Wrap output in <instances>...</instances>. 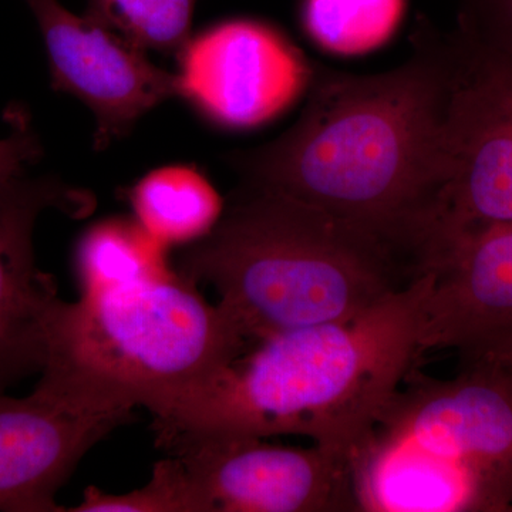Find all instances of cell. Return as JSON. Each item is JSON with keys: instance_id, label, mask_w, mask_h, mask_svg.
Wrapping results in <instances>:
<instances>
[{"instance_id": "cell-1", "label": "cell", "mask_w": 512, "mask_h": 512, "mask_svg": "<svg viewBox=\"0 0 512 512\" xmlns=\"http://www.w3.org/2000/svg\"><path fill=\"white\" fill-rule=\"evenodd\" d=\"M456 70L453 33L420 19L402 66L370 76L313 67L295 126L227 160L244 185L365 229L423 271L450 174Z\"/></svg>"}, {"instance_id": "cell-2", "label": "cell", "mask_w": 512, "mask_h": 512, "mask_svg": "<svg viewBox=\"0 0 512 512\" xmlns=\"http://www.w3.org/2000/svg\"><path fill=\"white\" fill-rule=\"evenodd\" d=\"M434 272L353 318L281 333L154 420L161 447L188 437L302 436L350 457L417 360Z\"/></svg>"}, {"instance_id": "cell-3", "label": "cell", "mask_w": 512, "mask_h": 512, "mask_svg": "<svg viewBox=\"0 0 512 512\" xmlns=\"http://www.w3.org/2000/svg\"><path fill=\"white\" fill-rule=\"evenodd\" d=\"M177 274L210 285L247 340L353 318L421 275L387 242L305 202L244 185Z\"/></svg>"}, {"instance_id": "cell-4", "label": "cell", "mask_w": 512, "mask_h": 512, "mask_svg": "<svg viewBox=\"0 0 512 512\" xmlns=\"http://www.w3.org/2000/svg\"><path fill=\"white\" fill-rule=\"evenodd\" d=\"M357 511H512V377L466 360L399 389L349 457Z\"/></svg>"}, {"instance_id": "cell-5", "label": "cell", "mask_w": 512, "mask_h": 512, "mask_svg": "<svg viewBox=\"0 0 512 512\" xmlns=\"http://www.w3.org/2000/svg\"><path fill=\"white\" fill-rule=\"evenodd\" d=\"M247 342L220 303L177 274L67 303L40 375L160 420L214 382Z\"/></svg>"}, {"instance_id": "cell-6", "label": "cell", "mask_w": 512, "mask_h": 512, "mask_svg": "<svg viewBox=\"0 0 512 512\" xmlns=\"http://www.w3.org/2000/svg\"><path fill=\"white\" fill-rule=\"evenodd\" d=\"M448 124L450 174L441 195L433 254L473 232L512 225V64L485 55L457 32Z\"/></svg>"}, {"instance_id": "cell-7", "label": "cell", "mask_w": 512, "mask_h": 512, "mask_svg": "<svg viewBox=\"0 0 512 512\" xmlns=\"http://www.w3.org/2000/svg\"><path fill=\"white\" fill-rule=\"evenodd\" d=\"M183 461L201 512L357 511L349 458L258 437H188L163 446Z\"/></svg>"}, {"instance_id": "cell-8", "label": "cell", "mask_w": 512, "mask_h": 512, "mask_svg": "<svg viewBox=\"0 0 512 512\" xmlns=\"http://www.w3.org/2000/svg\"><path fill=\"white\" fill-rule=\"evenodd\" d=\"M178 57L181 99L215 126L244 130L284 113L313 67L274 26L228 20L190 37Z\"/></svg>"}, {"instance_id": "cell-9", "label": "cell", "mask_w": 512, "mask_h": 512, "mask_svg": "<svg viewBox=\"0 0 512 512\" xmlns=\"http://www.w3.org/2000/svg\"><path fill=\"white\" fill-rule=\"evenodd\" d=\"M133 410L46 377L23 399L0 392V511H67L56 494Z\"/></svg>"}, {"instance_id": "cell-10", "label": "cell", "mask_w": 512, "mask_h": 512, "mask_svg": "<svg viewBox=\"0 0 512 512\" xmlns=\"http://www.w3.org/2000/svg\"><path fill=\"white\" fill-rule=\"evenodd\" d=\"M47 208L80 218L92 212L93 197L53 177L0 185V392L43 372L69 303L36 264L33 232Z\"/></svg>"}, {"instance_id": "cell-11", "label": "cell", "mask_w": 512, "mask_h": 512, "mask_svg": "<svg viewBox=\"0 0 512 512\" xmlns=\"http://www.w3.org/2000/svg\"><path fill=\"white\" fill-rule=\"evenodd\" d=\"M49 56L52 87L83 101L96 117L94 147L103 150L138 120L180 96L177 74L150 62L146 50L59 0H26Z\"/></svg>"}, {"instance_id": "cell-12", "label": "cell", "mask_w": 512, "mask_h": 512, "mask_svg": "<svg viewBox=\"0 0 512 512\" xmlns=\"http://www.w3.org/2000/svg\"><path fill=\"white\" fill-rule=\"evenodd\" d=\"M433 272L417 359L439 349L467 356L512 339V225L473 232Z\"/></svg>"}, {"instance_id": "cell-13", "label": "cell", "mask_w": 512, "mask_h": 512, "mask_svg": "<svg viewBox=\"0 0 512 512\" xmlns=\"http://www.w3.org/2000/svg\"><path fill=\"white\" fill-rule=\"evenodd\" d=\"M127 197L138 224L168 249L200 241L224 212L217 190L188 165L151 171L128 190Z\"/></svg>"}, {"instance_id": "cell-14", "label": "cell", "mask_w": 512, "mask_h": 512, "mask_svg": "<svg viewBox=\"0 0 512 512\" xmlns=\"http://www.w3.org/2000/svg\"><path fill=\"white\" fill-rule=\"evenodd\" d=\"M168 249L136 218L113 217L87 229L74 252L82 295L177 275Z\"/></svg>"}, {"instance_id": "cell-15", "label": "cell", "mask_w": 512, "mask_h": 512, "mask_svg": "<svg viewBox=\"0 0 512 512\" xmlns=\"http://www.w3.org/2000/svg\"><path fill=\"white\" fill-rule=\"evenodd\" d=\"M404 5L406 0H303V26L323 49L359 55L393 35Z\"/></svg>"}, {"instance_id": "cell-16", "label": "cell", "mask_w": 512, "mask_h": 512, "mask_svg": "<svg viewBox=\"0 0 512 512\" xmlns=\"http://www.w3.org/2000/svg\"><path fill=\"white\" fill-rule=\"evenodd\" d=\"M197 0H87L86 15L143 50L177 55L190 40Z\"/></svg>"}, {"instance_id": "cell-17", "label": "cell", "mask_w": 512, "mask_h": 512, "mask_svg": "<svg viewBox=\"0 0 512 512\" xmlns=\"http://www.w3.org/2000/svg\"><path fill=\"white\" fill-rule=\"evenodd\" d=\"M72 512H201L190 474L173 454L158 461L151 480L127 494H107L96 487L84 491Z\"/></svg>"}, {"instance_id": "cell-18", "label": "cell", "mask_w": 512, "mask_h": 512, "mask_svg": "<svg viewBox=\"0 0 512 512\" xmlns=\"http://www.w3.org/2000/svg\"><path fill=\"white\" fill-rule=\"evenodd\" d=\"M458 35L485 55L512 64V0H456Z\"/></svg>"}, {"instance_id": "cell-19", "label": "cell", "mask_w": 512, "mask_h": 512, "mask_svg": "<svg viewBox=\"0 0 512 512\" xmlns=\"http://www.w3.org/2000/svg\"><path fill=\"white\" fill-rule=\"evenodd\" d=\"M6 121L10 134L0 140V185L25 173L26 167L42 157V146L29 114L22 107H9Z\"/></svg>"}, {"instance_id": "cell-20", "label": "cell", "mask_w": 512, "mask_h": 512, "mask_svg": "<svg viewBox=\"0 0 512 512\" xmlns=\"http://www.w3.org/2000/svg\"><path fill=\"white\" fill-rule=\"evenodd\" d=\"M463 357L464 360H481V362L490 363L512 377V339Z\"/></svg>"}]
</instances>
